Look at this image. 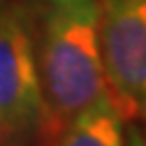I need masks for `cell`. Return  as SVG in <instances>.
Masks as SVG:
<instances>
[{
  "label": "cell",
  "mask_w": 146,
  "mask_h": 146,
  "mask_svg": "<svg viewBox=\"0 0 146 146\" xmlns=\"http://www.w3.org/2000/svg\"><path fill=\"white\" fill-rule=\"evenodd\" d=\"M124 146H146V122L140 120L126 122Z\"/></svg>",
  "instance_id": "obj_5"
},
{
  "label": "cell",
  "mask_w": 146,
  "mask_h": 146,
  "mask_svg": "<svg viewBox=\"0 0 146 146\" xmlns=\"http://www.w3.org/2000/svg\"><path fill=\"white\" fill-rule=\"evenodd\" d=\"M29 14L43 96L57 132L108 96L100 0H35Z\"/></svg>",
  "instance_id": "obj_1"
},
{
  "label": "cell",
  "mask_w": 146,
  "mask_h": 146,
  "mask_svg": "<svg viewBox=\"0 0 146 146\" xmlns=\"http://www.w3.org/2000/svg\"><path fill=\"white\" fill-rule=\"evenodd\" d=\"M100 53L124 122H146V0H100Z\"/></svg>",
  "instance_id": "obj_3"
},
{
  "label": "cell",
  "mask_w": 146,
  "mask_h": 146,
  "mask_svg": "<svg viewBox=\"0 0 146 146\" xmlns=\"http://www.w3.org/2000/svg\"><path fill=\"white\" fill-rule=\"evenodd\" d=\"M4 2H6V0H0V6H2V4H4Z\"/></svg>",
  "instance_id": "obj_6"
},
{
  "label": "cell",
  "mask_w": 146,
  "mask_h": 146,
  "mask_svg": "<svg viewBox=\"0 0 146 146\" xmlns=\"http://www.w3.org/2000/svg\"><path fill=\"white\" fill-rule=\"evenodd\" d=\"M124 130L126 122L108 94L61 126L47 146H124Z\"/></svg>",
  "instance_id": "obj_4"
},
{
  "label": "cell",
  "mask_w": 146,
  "mask_h": 146,
  "mask_svg": "<svg viewBox=\"0 0 146 146\" xmlns=\"http://www.w3.org/2000/svg\"><path fill=\"white\" fill-rule=\"evenodd\" d=\"M55 122L43 96L27 4L0 6V146H47Z\"/></svg>",
  "instance_id": "obj_2"
}]
</instances>
